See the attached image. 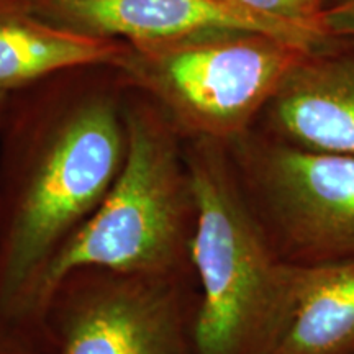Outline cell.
<instances>
[{"label": "cell", "instance_id": "cell-1", "mask_svg": "<svg viewBox=\"0 0 354 354\" xmlns=\"http://www.w3.org/2000/svg\"><path fill=\"white\" fill-rule=\"evenodd\" d=\"M185 165L196 209L197 351L272 354L289 320L297 268L276 253L218 141H203Z\"/></svg>", "mask_w": 354, "mask_h": 354}, {"label": "cell", "instance_id": "cell-2", "mask_svg": "<svg viewBox=\"0 0 354 354\" xmlns=\"http://www.w3.org/2000/svg\"><path fill=\"white\" fill-rule=\"evenodd\" d=\"M194 223L196 209L185 159L179 158L165 128L135 115L127 125L120 174L94 214L44 268L19 330L37 342L39 318L51 294L63 279L82 269L194 274Z\"/></svg>", "mask_w": 354, "mask_h": 354}, {"label": "cell", "instance_id": "cell-3", "mask_svg": "<svg viewBox=\"0 0 354 354\" xmlns=\"http://www.w3.org/2000/svg\"><path fill=\"white\" fill-rule=\"evenodd\" d=\"M125 153L127 128L113 105L94 102L17 166L0 209V320L19 330L44 268L107 196Z\"/></svg>", "mask_w": 354, "mask_h": 354}, {"label": "cell", "instance_id": "cell-4", "mask_svg": "<svg viewBox=\"0 0 354 354\" xmlns=\"http://www.w3.org/2000/svg\"><path fill=\"white\" fill-rule=\"evenodd\" d=\"M194 274L82 269L56 287L38 323L44 354H198Z\"/></svg>", "mask_w": 354, "mask_h": 354}, {"label": "cell", "instance_id": "cell-5", "mask_svg": "<svg viewBox=\"0 0 354 354\" xmlns=\"http://www.w3.org/2000/svg\"><path fill=\"white\" fill-rule=\"evenodd\" d=\"M238 143L233 167L282 261L295 268L354 263V158L282 141Z\"/></svg>", "mask_w": 354, "mask_h": 354}, {"label": "cell", "instance_id": "cell-6", "mask_svg": "<svg viewBox=\"0 0 354 354\" xmlns=\"http://www.w3.org/2000/svg\"><path fill=\"white\" fill-rule=\"evenodd\" d=\"M149 79L189 130L210 141L245 136L292 69L310 51L269 35L207 33L143 44Z\"/></svg>", "mask_w": 354, "mask_h": 354}, {"label": "cell", "instance_id": "cell-7", "mask_svg": "<svg viewBox=\"0 0 354 354\" xmlns=\"http://www.w3.org/2000/svg\"><path fill=\"white\" fill-rule=\"evenodd\" d=\"M38 8L69 28L136 46L220 32L269 35L307 50L325 39L318 28L269 19L234 0H39Z\"/></svg>", "mask_w": 354, "mask_h": 354}, {"label": "cell", "instance_id": "cell-8", "mask_svg": "<svg viewBox=\"0 0 354 354\" xmlns=\"http://www.w3.org/2000/svg\"><path fill=\"white\" fill-rule=\"evenodd\" d=\"M269 104L282 143L354 158V50L310 51Z\"/></svg>", "mask_w": 354, "mask_h": 354}, {"label": "cell", "instance_id": "cell-9", "mask_svg": "<svg viewBox=\"0 0 354 354\" xmlns=\"http://www.w3.org/2000/svg\"><path fill=\"white\" fill-rule=\"evenodd\" d=\"M0 3V92L77 66L115 61L123 48L113 39L61 28Z\"/></svg>", "mask_w": 354, "mask_h": 354}, {"label": "cell", "instance_id": "cell-10", "mask_svg": "<svg viewBox=\"0 0 354 354\" xmlns=\"http://www.w3.org/2000/svg\"><path fill=\"white\" fill-rule=\"evenodd\" d=\"M272 354H354V263L297 268L289 320Z\"/></svg>", "mask_w": 354, "mask_h": 354}, {"label": "cell", "instance_id": "cell-11", "mask_svg": "<svg viewBox=\"0 0 354 354\" xmlns=\"http://www.w3.org/2000/svg\"><path fill=\"white\" fill-rule=\"evenodd\" d=\"M259 15L287 24L317 28V20L323 12L325 0H234Z\"/></svg>", "mask_w": 354, "mask_h": 354}, {"label": "cell", "instance_id": "cell-12", "mask_svg": "<svg viewBox=\"0 0 354 354\" xmlns=\"http://www.w3.org/2000/svg\"><path fill=\"white\" fill-rule=\"evenodd\" d=\"M323 38H354V0H339L323 8L317 20Z\"/></svg>", "mask_w": 354, "mask_h": 354}, {"label": "cell", "instance_id": "cell-13", "mask_svg": "<svg viewBox=\"0 0 354 354\" xmlns=\"http://www.w3.org/2000/svg\"><path fill=\"white\" fill-rule=\"evenodd\" d=\"M0 354H44L35 339L0 320Z\"/></svg>", "mask_w": 354, "mask_h": 354}]
</instances>
